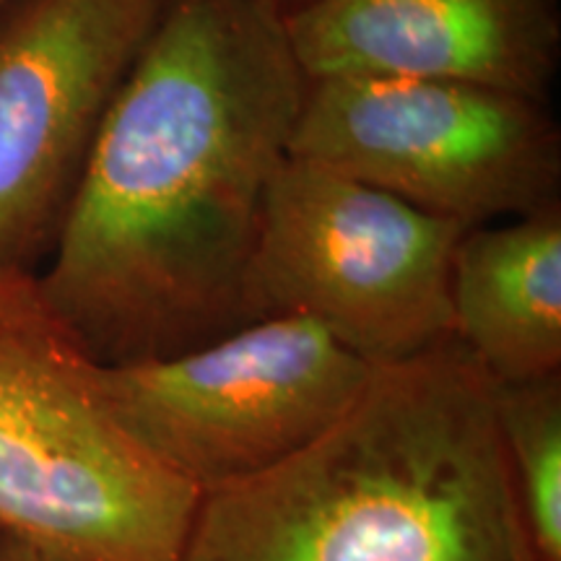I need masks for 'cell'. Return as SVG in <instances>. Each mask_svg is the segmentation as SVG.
I'll list each match as a JSON object with an SVG mask.
<instances>
[{"instance_id":"cell-11","label":"cell","mask_w":561,"mask_h":561,"mask_svg":"<svg viewBox=\"0 0 561 561\" xmlns=\"http://www.w3.org/2000/svg\"><path fill=\"white\" fill-rule=\"evenodd\" d=\"M0 561H53L39 549H34L21 538H13L9 533H0Z\"/></svg>"},{"instance_id":"cell-4","label":"cell","mask_w":561,"mask_h":561,"mask_svg":"<svg viewBox=\"0 0 561 561\" xmlns=\"http://www.w3.org/2000/svg\"><path fill=\"white\" fill-rule=\"evenodd\" d=\"M291 157L466 229L559 203L561 133L551 104L473 83L310 79Z\"/></svg>"},{"instance_id":"cell-6","label":"cell","mask_w":561,"mask_h":561,"mask_svg":"<svg viewBox=\"0 0 561 561\" xmlns=\"http://www.w3.org/2000/svg\"><path fill=\"white\" fill-rule=\"evenodd\" d=\"M371 371L299 314H271L164 359L100 364L125 430L201 494L255 479L312 445Z\"/></svg>"},{"instance_id":"cell-9","label":"cell","mask_w":561,"mask_h":561,"mask_svg":"<svg viewBox=\"0 0 561 561\" xmlns=\"http://www.w3.org/2000/svg\"><path fill=\"white\" fill-rule=\"evenodd\" d=\"M453 341L496 385L561 375V203L462 231Z\"/></svg>"},{"instance_id":"cell-12","label":"cell","mask_w":561,"mask_h":561,"mask_svg":"<svg viewBox=\"0 0 561 561\" xmlns=\"http://www.w3.org/2000/svg\"><path fill=\"white\" fill-rule=\"evenodd\" d=\"M13 3H16V0H0V19H3L5 13H9V9H11Z\"/></svg>"},{"instance_id":"cell-7","label":"cell","mask_w":561,"mask_h":561,"mask_svg":"<svg viewBox=\"0 0 561 561\" xmlns=\"http://www.w3.org/2000/svg\"><path fill=\"white\" fill-rule=\"evenodd\" d=\"M167 0H16L0 19V271L50 255Z\"/></svg>"},{"instance_id":"cell-10","label":"cell","mask_w":561,"mask_h":561,"mask_svg":"<svg viewBox=\"0 0 561 561\" xmlns=\"http://www.w3.org/2000/svg\"><path fill=\"white\" fill-rule=\"evenodd\" d=\"M496 424L538 561H561V375L494 382Z\"/></svg>"},{"instance_id":"cell-2","label":"cell","mask_w":561,"mask_h":561,"mask_svg":"<svg viewBox=\"0 0 561 561\" xmlns=\"http://www.w3.org/2000/svg\"><path fill=\"white\" fill-rule=\"evenodd\" d=\"M180 561H538L494 382L455 341L375 367L312 445L201 494Z\"/></svg>"},{"instance_id":"cell-8","label":"cell","mask_w":561,"mask_h":561,"mask_svg":"<svg viewBox=\"0 0 561 561\" xmlns=\"http://www.w3.org/2000/svg\"><path fill=\"white\" fill-rule=\"evenodd\" d=\"M284 19L307 79L458 81L551 104L559 0H307Z\"/></svg>"},{"instance_id":"cell-13","label":"cell","mask_w":561,"mask_h":561,"mask_svg":"<svg viewBox=\"0 0 561 561\" xmlns=\"http://www.w3.org/2000/svg\"><path fill=\"white\" fill-rule=\"evenodd\" d=\"M278 5H284V9H291V5H299V3H307V0H276Z\"/></svg>"},{"instance_id":"cell-3","label":"cell","mask_w":561,"mask_h":561,"mask_svg":"<svg viewBox=\"0 0 561 561\" xmlns=\"http://www.w3.org/2000/svg\"><path fill=\"white\" fill-rule=\"evenodd\" d=\"M198 504L115 416L37 273L0 271V533L53 561H180Z\"/></svg>"},{"instance_id":"cell-5","label":"cell","mask_w":561,"mask_h":561,"mask_svg":"<svg viewBox=\"0 0 561 561\" xmlns=\"http://www.w3.org/2000/svg\"><path fill=\"white\" fill-rule=\"evenodd\" d=\"M466 227L289 157L250 273L255 320L299 314L371 367L453 341L450 271Z\"/></svg>"},{"instance_id":"cell-1","label":"cell","mask_w":561,"mask_h":561,"mask_svg":"<svg viewBox=\"0 0 561 561\" xmlns=\"http://www.w3.org/2000/svg\"><path fill=\"white\" fill-rule=\"evenodd\" d=\"M307 83L276 0H167L37 273L96 362L164 359L255 322L252 261Z\"/></svg>"}]
</instances>
